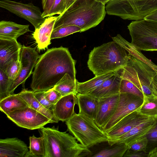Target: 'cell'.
<instances>
[{"mask_svg":"<svg viewBox=\"0 0 157 157\" xmlns=\"http://www.w3.org/2000/svg\"><path fill=\"white\" fill-rule=\"evenodd\" d=\"M22 45L14 39L0 38V69L5 71L13 61L20 58Z\"/></svg>","mask_w":157,"mask_h":157,"instance_id":"9a60e30c","label":"cell"},{"mask_svg":"<svg viewBox=\"0 0 157 157\" xmlns=\"http://www.w3.org/2000/svg\"><path fill=\"white\" fill-rule=\"evenodd\" d=\"M34 92L24 89L19 93L22 98L29 106L45 116L51 121L52 123H58L59 121L55 117L53 113L43 106L35 97Z\"/></svg>","mask_w":157,"mask_h":157,"instance_id":"7402d4cb","label":"cell"},{"mask_svg":"<svg viewBox=\"0 0 157 157\" xmlns=\"http://www.w3.org/2000/svg\"><path fill=\"white\" fill-rule=\"evenodd\" d=\"M97 1L101 2L102 4L105 5L108 2L111 0H95Z\"/></svg>","mask_w":157,"mask_h":157,"instance_id":"ee69618b","label":"cell"},{"mask_svg":"<svg viewBox=\"0 0 157 157\" xmlns=\"http://www.w3.org/2000/svg\"><path fill=\"white\" fill-rule=\"evenodd\" d=\"M128 28L131 44L140 51H157V23L144 19L132 21Z\"/></svg>","mask_w":157,"mask_h":157,"instance_id":"52a82bcc","label":"cell"},{"mask_svg":"<svg viewBox=\"0 0 157 157\" xmlns=\"http://www.w3.org/2000/svg\"><path fill=\"white\" fill-rule=\"evenodd\" d=\"M65 10V0H55L51 8L48 17L56 14H62Z\"/></svg>","mask_w":157,"mask_h":157,"instance_id":"836d02e7","label":"cell"},{"mask_svg":"<svg viewBox=\"0 0 157 157\" xmlns=\"http://www.w3.org/2000/svg\"><path fill=\"white\" fill-rule=\"evenodd\" d=\"M111 72L101 75L95 76L94 77L83 82L77 81V90L78 93L89 94L99 86L105 81L114 74Z\"/></svg>","mask_w":157,"mask_h":157,"instance_id":"cb8c5ba5","label":"cell"},{"mask_svg":"<svg viewBox=\"0 0 157 157\" xmlns=\"http://www.w3.org/2000/svg\"><path fill=\"white\" fill-rule=\"evenodd\" d=\"M136 110L141 114L157 119V97L144 95L143 102Z\"/></svg>","mask_w":157,"mask_h":157,"instance_id":"83f0119b","label":"cell"},{"mask_svg":"<svg viewBox=\"0 0 157 157\" xmlns=\"http://www.w3.org/2000/svg\"><path fill=\"white\" fill-rule=\"evenodd\" d=\"M28 147L17 138L0 139V157H25Z\"/></svg>","mask_w":157,"mask_h":157,"instance_id":"e0dca14e","label":"cell"},{"mask_svg":"<svg viewBox=\"0 0 157 157\" xmlns=\"http://www.w3.org/2000/svg\"><path fill=\"white\" fill-rule=\"evenodd\" d=\"M68 131L84 146L89 148L100 143L108 142V137L93 119L75 113L65 121Z\"/></svg>","mask_w":157,"mask_h":157,"instance_id":"5b68a950","label":"cell"},{"mask_svg":"<svg viewBox=\"0 0 157 157\" xmlns=\"http://www.w3.org/2000/svg\"><path fill=\"white\" fill-rule=\"evenodd\" d=\"M55 0H42V4L43 9L42 16L45 18L48 17L51 8Z\"/></svg>","mask_w":157,"mask_h":157,"instance_id":"f35d334b","label":"cell"},{"mask_svg":"<svg viewBox=\"0 0 157 157\" xmlns=\"http://www.w3.org/2000/svg\"><path fill=\"white\" fill-rule=\"evenodd\" d=\"M79 113L95 119L99 107V99L88 94L78 93L76 95Z\"/></svg>","mask_w":157,"mask_h":157,"instance_id":"ffe728a7","label":"cell"},{"mask_svg":"<svg viewBox=\"0 0 157 157\" xmlns=\"http://www.w3.org/2000/svg\"><path fill=\"white\" fill-rule=\"evenodd\" d=\"M121 78L120 93H130L144 98V94L142 91L134 83L128 78Z\"/></svg>","mask_w":157,"mask_h":157,"instance_id":"f546056e","label":"cell"},{"mask_svg":"<svg viewBox=\"0 0 157 157\" xmlns=\"http://www.w3.org/2000/svg\"><path fill=\"white\" fill-rule=\"evenodd\" d=\"M21 69V63L19 58L12 62L4 72L13 82L18 76Z\"/></svg>","mask_w":157,"mask_h":157,"instance_id":"d6a6232c","label":"cell"},{"mask_svg":"<svg viewBox=\"0 0 157 157\" xmlns=\"http://www.w3.org/2000/svg\"><path fill=\"white\" fill-rule=\"evenodd\" d=\"M114 72V74L88 94L101 99L119 94L121 78L117 73Z\"/></svg>","mask_w":157,"mask_h":157,"instance_id":"d6986e66","label":"cell"},{"mask_svg":"<svg viewBox=\"0 0 157 157\" xmlns=\"http://www.w3.org/2000/svg\"><path fill=\"white\" fill-rule=\"evenodd\" d=\"M153 117L142 115L137 110L128 115L106 132L109 144L127 133L136 126Z\"/></svg>","mask_w":157,"mask_h":157,"instance_id":"7c38bea8","label":"cell"},{"mask_svg":"<svg viewBox=\"0 0 157 157\" xmlns=\"http://www.w3.org/2000/svg\"><path fill=\"white\" fill-rule=\"evenodd\" d=\"M148 140L146 136L137 140L128 147L134 151L147 152Z\"/></svg>","mask_w":157,"mask_h":157,"instance_id":"e575fe53","label":"cell"},{"mask_svg":"<svg viewBox=\"0 0 157 157\" xmlns=\"http://www.w3.org/2000/svg\"><path fill=\"white\" fill-rule=\"evenodd\" d=\"M106 5L107 14L124 20H143L157 10V0H111Z\"/></svg>","mask_w":157,"mask_h":157,"instance_id":"8992f818","label":"cell"},{"mask_svg":"<svg viewBox=\"0 0 157 157\" xmlns=\"http://www.w3.org/2000/svg\"><path fill=\"white\" fill-rule=\"evenodd\" d=\"M143 98L128 93H120L119 98L116 111L108 122L102 129L105 132L123 118L141 105Z\"/></svg>","mask_w":157,"mask_h":157,"instance_id":"30bf717a","label":"cell"},{"mask_svg":"<svg viewBox=\"0 0 157 157\" xmlns=\"http://www.w3.org/2000/svg\"><path fill=\"white\" fill-rule=\"evenodd\" d=\"M58 16L48 17L32 34L39 51L45 50L51 44V37Z\"/></svg>","mask_w":157,"mask_h":157,"instance_id":"2e32d148","label":"cell"},{"mask_svg":"<svg viewBox=\"0 0 157 157\" xmlns=\"http://www.w3.org/2000/svg\"><path fill=\"white\" fill-rule=\"evenodd\" d=\"M148 152L143 151H134L128 148L123 157H147Z\"/></svg>","mask_w":157,"mask_h":157,"instance_id":"ab89813d","label":"cell"},{"mask_svg":"<svg viewBox=\"0 0 157 157\" xmlns=\"http://www.w3.org/2000/svg\"><path fill=\"white\" fill-rule=\"evenodd\" d=\"M157 119L153 118L136 126L128 132L109 144L110 146L117 143H124L128 147L136 141L148 134L155 126Z\"/></svg>","mask_w":157,"mask_h":157,"instance_id":"5bb4252c","label":"cell"},{"mask_svg":"<svg viewBox=\"0 0 157 157\" xmlns=\"http://www.w3.org/2000/svg\"><path fill=\"white\" fill-rule=\"evenodd\" d=\"M29 25H23L6 21H0V38L17 39L20 36L30 31Z\"/></svg>","mask_w":157,"mask_h":157,"instance_id":"44dd1931","label":"cell"},{"mask_svg":"<svg viewBox=\"0 0 157 157\" xmlns=\"http://www.w3.org/2000/svg\"><path fill=\"white\" fill-rule=\"evenodd\" d=\"M147 157H157V147L153 148L148 152Z\"/></svg>","mask_w":157,"mask_h":157,"instance_id":"b9f144b4","label":"cell"},{"mask_svg":"<svg viewBox=\"0 0 157 157\" xmlns=\"http://www.w3.org/2000/svg\"><path fill=\"white\" fill-rule=\"evenodd\" d=\"M74 2V0H65V11L71 6Z\"/></svg>","mask_w":157,"mask_h":157,"instance_id":"7bdbcfd3","label":"cell"},{"mask_svg":"<svg viewBox=\"0 0 157 157\" xmlns=\"http://www.w3.org/2000/svg\"><path fill=\"white\" fill-rule=\"evenodd\" d=\"M77 103L76 96L74 94L62 97L54 105L55 116L59 121H66L75 113L74 107Z\"/></svg>","mask_w":157,"mask_h":157,"instance_id":"ac0fdd59","label":"cell"},{"mask_svg":"<svg viewBox=\"0 0 157 157\" xmlns=\"http://www.w3.org/2000/svg\"><path fill=\"white\" fill-rule=\"evenodd\" d=\"M146 136L148 140L147 150L149 149L151 150L157 147V121L155 127L150 131Z\"/></svg>","mask_w":157,"mask_h":157,"instance_id":"8d00e7d4","label":"cell"},{"mask_svg":"<svg viewBox=\"0 0 157 157\" xmlns=\"http://www.w3.org/2000/svg\"><path fill=\"white\" fill-rule=\"evenodd\" d=\"M106 13L105 5L95 0H75L58 16L53 29L74 25L81 29L80 33L83 32L98 25Z\"/></svg>","mask_w":157,"mask_h":157,"instance_id":"7a4b0ae2","label":"cell"},{"mask_svg":"<svg viewBox=\"0 0 157 157\" xmlns=\"http://www.w3.org/2000/svg\"><path fill=\"white\" fill-rule=\"evenodd\" d=\"M112 38L113 41L124 48L128 53L129 55L138 59L150 66L153 65L154 63L144 56L141 53L140 51L137 49L131 43L127 41L120 35L118 34Z\"/></svg>","mask_w":157,"mask_h":157,"instance_id":"484cf974","label":"cell"},{"mask_svg":"<svg viewBox=\"0 0 157 157\" xmlns=\"http://www.w3.org/2000/svg\"><path fill=\"white\" fill-rule=\"evenodd\" d=\"M6 116L18 126L30 130L40 129L52 123L45 116L29 106L16 110Z\"/></svg>","mask_w":157,"mask_h":157,"instance_id":"ba28073f","label":"cell"},{"mask_svg":"<svg viewBox=\"0 0 157 157\" xmlns=\"http://www.w3.org/2000/svg\"><path fill=\"white\" fill-rule=\"evenodd\" d=\"M44 92L45 91L34 92L35 97L43 106L53 113L54 105L49 102L46 98Z\"/></svg>","mask_w":157,"mask_h":157,"instance_id":"d590c367","label":"cell"},{"mask_svg":"<svg viewBox=\"0 0 157 157\" xmlns=\"http://www.w3.org/2000/svg\"><path fill=\"white\" fill-rule=\"evenodd\" d=\"M0 7L30 22L35 29L38 28L46 18L42 16L40 9L32 3H24L11 0L0 1Z\"/></svg>","mask_w":157,"mask_h":157,"instance_id":"9c48e42d","label":"cell"},{"mask_svg":"<svg viewBox=\"0 0 157 157\" xmlns=\"http://www.w3.org/2000/svg\"><path fill=\"white\" fill-rule=\"evenodd\" d=\"M155 78L156 80L157 81V74L156 75V76L155 77Z\"/></svg>","mask_w":157,"mask_h":157,"instance_id":"f6af8a7d","label":"cell"},{"mask_svg":"<svg viewBox=\"0 0 157 157\" xmlns=\"http://www.w3.org/2000/svg\"><path fill=\"white\" fill-rule=\"evenodd\" d=\"M144 19L157 23V10L147 16Z\"/></svg>","mask_w":157,"mask_h":157,"instance_id":"60d3db41","label":"cell"},{"mask_svg":"<svg viewBox=\"0 0 157 157\" xmlns=\"http://www.w3.org/2000/svg\"><path fill=\"white\" fill-rule=\"evenodd\" d=\"M113 147L102 149L92 155L93 157H122L128 148L124 143H117Z\"/></svg>","mask_w":157,"mask_h":157,"instance_id":"f1b7e54d","label":"cell"},{"mask_svg":"<svg viewBox=\"0 0 157 157\" xmlns=\"http://www.w3.org/2000/svg\"><path fill=\"white\" fill-rule=\"evenodd\" d=\"M44 95L48 101L54 105L62 97L60 93L55 89L53 87L45 91Z\"/></svg>","mask_w":157,"mask_h":157,"instance_id":"74e56055","label":"cell"},{"mask_svg":"<svg viewBox=\"0 0 157 157\" xmlns=\"http://www.w3.org/2000/svg\"><path fill=\"white\" fill-rule=\"evenodd\" d=\"M58 127L40 129L44 139V157H82L89 155V148L78 143L75 138Z\"/></svg>","mask_w":157,"mask_h":157,"instance_id":"277c9868","label":"cell"},{"mask_svg":"<svg viewBox=\"0 0 157 157\" xmlns=\"http://www.w3.org/2000/svg\"><path fill=\"white\" fill-rule=\"evenodd\" d=\"M12 82L5 72L0 69V101L11 94L10 90Z\"/></svg>","mask_w":157,"mask_h":157,"instance_id":"1f68e13d","label":"cell"},{"mask_svg":"<svg viewBox=\"0 0 157 157\" xmlns=\"http://www.w3.org/2000/svg\"><path fill=\"white\" fill-rule=\"evenodd\" d=\"M120 94V93H119ZM119 94L99 99V107L94 122L102 129L115 113L118 105Z\"/></svg>","mask_w":157,"mask_h":157,"instance_id":"4fadbf2b","label":"cell"},{"mask_svg":"<svg viewBox=\"0 0 157 157\" xmlns=\"http://www.w3.org/2000/svg\"><path fill=\"white\" fill-rule=\"evenodd\" d=\"M28 106L18 94H11L0 101V110L6 115L16 110Z\"/></svg>","mask_w":157,"mask_h":157,"instance_id":"603a6c76","label":"cell"},{"mask_svg":"<svg viewBox=\"0 0 157 157\" xmlns=\"http://www.w3.org/2000/svg\"><path fill=\"white\" fill-rule=\"evenodd\" d=\"M39 56L36 48L22 46L20 54L21 70L18 77L12 82L10 90L11 94H13L19 85H24L26 80L33 73V70Z\"/></svg>","mask_w":157,"mask_h":157,"instance_id":"8fae6325","label":"cell"},{"mask_svg":"<svg viewBox=\"0 0 157 157\" xmlns=\"http://www.w3.org/2000/svg\"><path fill=\"white\" fill-rule=\"evenodd\" d=\"M75 63L67 48L60 46L48 49L40 56L34 67L30 84L32 90H49L66 73L76 80Z\"/></svg>","mask_w":157,"mask_h":157,"instance_id":"6da1fadb","label":"cell"},{"mask_svg":"<svg viewBox=\"0 0 157 157\" xmlns=\"http://www.w3.org/2000/svg\"><path fill=\"white\" fill-rule=\"evenodd\" d=\"M29 150L25 157H44L45 146L43 136L37 137L34 135L29 137Z\"/></svg>","mask_w":157,"mask_h":157,"instance_id":"4316f807","label":"cell"},{"mask_svg":"<svg viewBox=\"0 0 157 157\" xmlns=\"http://www.w3.org/2000/svg\"><path fill=\"white\" fill-rule=\"evenodd\" d=\"M77 81L66 73L53 87L59 92L62 97L71 94L76 95L78 93L77 90Z\"/></svg>","mask_w":157,"mask_h":157,"instance_id":"d4e9b609","label":"cell"},{"mask_svg":"<svg viewBox=\"0 0 157 157\" xmlns=\"http://www.w3.org/2000/svg\"><path fill=\"white\" fill-rule=\"evenodd\" d=\"M130 56L113 41L94 47L89 54L87 66L95 76L114 72L126 65Z\"/></svg>","mask_w":157,"mask_h":157,"instance_id":"3957f363","label":"cell"},{"mask_svg":"<svg viewBox=\"0 0 157 157\" xmlns=\"http://www.w3.org/2000/svg\"><path fill=\"white\" fill-rule=\"evenodd\" d=\"M81 29L74 25H69L53 29L51 39L62 38L75 33L81 31Z\"/></svg>","mask_w":157,"mask_h":157,"instance_id":"4dcf8cb0","label":"cell"}]
</instances>
